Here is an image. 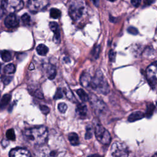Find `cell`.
Instances as JSON below:
<instances>
[{
	"instance_id": "13",
	"label": "cell",
	"mask_w": 157,
	"mask_h": 157,
	"mask_svg": "<svg viewBox=\"0 0 157 157\" xmlns=\"http://www.w3.org/2000/svg\"><path fill=\"white\" fill-rule=\"evenodd\" d=\"M28 91L31 95L37 98H44V95L43 93H42V92L41 91V88L39 87H37V86H33V85H31V86H29L28 87Z\"/></svg>"
},
{
	"instance_id": "36",
	"label": "cell",
	"mask_w": 157,
	"mask_h": 157,
	"mask_svg": "<svg viewBox=\"0 0 157 157\" xmlns=\"http://www.w3.org/2000/svg\"><path fill=\"white\" fill-rule=\"evenodd\" d=\"M109 58L110 61H114V59H115V58H116V52H114L113 50H111L109 51Z\"/></svg>"
},
{
	"instance_id": "40",
	"label": "cell",
	"mask_w": 157,
	"mask_h": 157,
	"mask_svg": "<svg viewBox=\"0 0 157 157\" xmlns=\"http://www.w3.org/2000/svg\"><path fill=\"white\" fill-rule=\"evenodd\" d=\"M109 1H111V2H114V1H116V0H108Z\"/></svg>"
},
{
	"instance_id": "4",
	"label": "cell",
	"mask_w": 157,
	"mask_h": 157,
	"mask_svg": "<svg viewBox=\"0 0 157 157\" xmlns=\"http://www.w3.org/2000/svg\"><path fill=\"white\" fill-rule=\"evenodd\" d=\"M95 134L98 141L103 145H109L111 141V136L109 131L99 124L95 125Z\"/></svg>"
},
{
	"instance_id": "27",
	"label": "cell",
	"mask_w": 157,
	"mask_h": 157,
	"mask_svg": "<svg viewBox=\"0 0 157 157\" xmlns=\"http://www.w3.org/2000/svg\"><path fill=\"white\" fill-rule=\"evenodd\" d=\"M6 138L7 139L11 140V141H15V134L14 129H9L6 132Z\"/></svg>"
},
{
	"instance_id": "20",
	"label": "cell",
	"mask_w": 157,
	"mask_h": 157,
	"mask_svg": "<svg viewBox=\"0 0 157 157\" xmlns=\"http://www.w3.org/2000/svg\"><path fill=\"white\" fill-rule=\"evenodd\" d=\"M36 51L37 53L41 56H45L49 52V49L44 44H39L37 47Z\"/></svg>"
},
{
	"instance_id": "19",
	"label": "cell",
	"mask_w": 157,
	"mask_h": 157,
	"mask_svg": "<svg viewBox=\"0 0 157 157\" xmlns=\"http://www.w3.org/2000/svg\"><path fill=\"white\" fill-rule=\"evenodd\" d=\"M68 139L72 146H76L79 144L78 135L75 133H71L68 134Z\"/></svg>"
},
{
	"instance_id": "31",
	"label": "cell",
	"mask_w": 157,
	"mask_h": 157,
	"mask_svg": "<svg viewBox=\"0 0 157 157\" xmlns=\"http://www.w3.org/2000/svg\"><path fill=\"white\" fill-rule=\"evenodd\" d=\"M67 105L64 103H61L58 105V111L62 114H64L66 112V110H67Z\"/></svg>"
},
{
	"instance_id": "25",
	"label": "cell",
	"mask_w": 157,
	"mask_h": 157,
	"mask_svg": "<svg viewBox=\"0 0 157 157\" xmlns=\"http://www.w3.org/2000/svg\"><path fill=\"white\" fill-rule=\"evenodd\" d=\"M1 58L5 62H8L11 60L12 59V55L11 53L9 51L7 50H4L3 52L1 53Z\"/></svg>"
},
{
	"instance_id": "39",
	"label": "cell",
	"mask_w": 157,
	"mask_h": 157,
	"mask_svg": "<svg viewBox=\"0 0 157 157\" xmlns=\"http://www.w3.org/2000/svg\"><path fill=\"white\" fill-rule=\"evenodd\" d=\"M91 1L93 2V3L94 4V5L96 6V7L99 6L100 5V0H91Z\"/></svg>"
},
{
	"instance_id": "38",
	"label": "cell",
	"mask_w": 157,
	"mask_h": 157,
	"mask_svg": "<svg viewBox=\"0 0 157 157\" xmlns=\"http://www.w3.org/2000/svg\"><path fill=\"white\" fill-rule=\"evenodd\" d=\"M131 3L133 5V6L136 7H138L141 5V0H131Z\"/></svg>"
},
{
	"instance_id": "1",
	"label": "cell",
	"mask_w": 157,
	"mask_h": 157,
	"mask_svg": "<svg viewBox=\"0 0 157 157\" xmlns=\"http://www.w3.org/2000/svg\"><path fill=\"white\" fill-rule=\"evenodd\" d=\"M23 137L26 141L33 146H42L48 138V130L45 126H37L25 130Z\"/></svg>"
},
{
	"instance_id": "21",
	"label": "cell",
	"mask_w": 157,
	"mask_h": 157,
	"mask_svg": "<svg viewBox=\"0 0 157 157\" xmlns=\"http://www.w3.org/2000/svg\"><path fill=\"white\" fill-rule=\"evenodd\" d=\"M77 92L78 96L83 102H87L89 101V95H88L86 92H85L83 89H78V90L76 91Z\"/></svg>"
},
{
	"instance_id": "10",
	"label": "cell",
	"mask_w": 157,
	"mask_h": 157,
	"mask_svg": "<svg viewBox=\"0 0 157 157\" xmlns=\"http://www.w3.org/2000/svg\"><path fill=\"white\" fill-rule=\"evenodd\" d=\"M5 24L8 28H14L19 25V20L15 14L11 13L8 15L5 20Z\"/></svg>"
},
{
	"instance_id": "17",
	"label": "cell",
	"mask_w": 157,
	"mask_h": 157,
	"mask_svg": "<svg viewBox=\"0 0 157 157\" xmlns=\"http://www.w3.org/2000/svg\"><path fill=\"white\" fill-rule=\"evenodd\" d=\"M145 117V114L141 112H134L130 114L128 117V121L130 122H134L139 120Z\"/></svg>"
},
{
	"instance_id": "5",
	"label": "cell",
	"mask_w": 157,
	"mask_h": 157,
	"mask_svg": "<svg viewBox=\"0 0 157 157\" xmlns=\"http://www.w3.org/2000/svg\"><path fill=\"white\" fill-rule=\"evenodd\" d=\"M89 101L93 109L98 116H101L105 114L107 111L106 105L103 101L100 100L98 98L93 94L89 95Z\"/></svg>"
},
{
	"instance_id": "8",
	"label": "cell",
	"mask_w": 157,
	"mask_h": 157,
	"mask_svg": "<svg viewBox=\"0 0 157 157\" xmlns=\"http://www.w3.org/2000/svg\"><path fill=\"white\" fill-rule=\"evenodd\" d=\"M111 152L114 156H127L129 154L128 147L121 142L114 143L112 146Z\"/></svg>"
},
{
	"instance_id": "44",
	"label": "cell",
	"mask_w": 157,
	"mask_h": 157,
	"mask_svg": "<svg viewBox=\"0 0 157 157\" xmlns=\"http://www.w3.org/2000/svg\"><path fill=\"white\" fill-rule=\"evenodd\" d=\"M156 105H157V102H156Z\"/></svg>"
},
{
	"instance_id": "16",
	"label": "cell",
	"mask_w": 157,
	"mask_h": 157,
	"mask_svg": "<svg viewBox=\"0 0 157 157\" xmlns=\"http://www.w3.org/2000/svg\"><path fill=\"white\" fill-rule=\"evenodd\" d=\"M57 69L55 66L50 65L47 69V77L50 80H53L56 77Z\"/></svg>"
},
{
	"instance_id": "32",
	"label": "cell",
	"mask_w": 157,
	"mask_h": 157,
	"mask_svg": "<svg viewBox=\"0 0 157 157\" xmlns=\"http://www.w3.org/2000/svg\"><path fill=\"white\" fill-rule=\"evenodd\" d=\"M12 80V77L7 75H3L1 77V81L5 85H8Z\"/></svg>"
},
{
	"instance_id": "34",
	"label": "cell",
	"mask_w": 157,
	"mask_h": 157,
	"mask_svg": "<svg viewBox=\"0 0 157 157\" xmlns=\"http://www.w3.org/2000/svg\"><path fill=\"white\" fill-rule=\"evenodd\" d=\"M41 111L44 114H48L50 112V109L45 105H41L39 106Z\"/></svg>"
},
{
	"instance_id": "3",
	"label": "cell",
	"mask_w": 157,
	"mask_h": 157,
	"mask_svg": "<svg viewBox=\"0 0 157 157\" xmlns=\"http://www.w3.org/2000/svg\"><path fill=\"white\" fill-rule=\"evenodd\" d=\"M86 10V4L84 0H73L69 7V15L74 21L81 19Z\"/></svg>"
},
{
	"instance_id": "9",
	"label": "cell",
	"mask_w": 157,
	"mask_h": 157,
	"mask_svg": "<svg viewBox=\"0 0 157 157\" xmlns=\"http://www.w3.org/2000/svg\"><path fill=\"white\" fill-rule=\"evenodd\" d=\"M147 77L152 86H157V61L152 63L147 69Z\"/></svg>"
},
{
	"instance_id": "22",
	"label": "cell",
	"mask_w": 157,
	"mask_h": 157,
	"mask_svg": "<svg viewBox=\"0 0 157 157\" xmlns=\"http://www.w3.org/2000/svg\"><path fill=\"white\" fill-rule=\"evenodd\" d=\"M63 93H65V95L67 98V99H69L71 101L73 102V103H76V102H77V100H76V99L75 98L73 93H72V92L69 90V88H65L63 89Z\"/></svg>"
},
{
	"instance_id": "23",
	"label": "cell",
	"mask_w": 157,
	"mask_h": 157,
	"mask_svg": "<svg viewBox=\"0 0 157 157\" xmlns=\"http://www.w3.org/2000/svg\"><path fill=\"white\" fill-rule=\"evenodd\" d=\"M15 66L14 64H12V63L7 65L4 67V73L5 74H13L15 73Z\"/></svg>"
},
{
	"instance_id": "14",
	"label": "cell",
	"mask_w": 157,
	"mask_h": 157,
	"mask_svg": "<svg viewBox=\"0 0 157 157\" xmlns=\"http://www.w3.org/2000/svg\"><path fill=\"white\" fill-rule=\"evenodd\" d=\"M75 112L79 117L81 118H86L88 112L86 105L82 103L78 104L77 106V108L75 109Z\"/></svg>"
},
{
	"instance_id": "18",
	"label": "cell",
	"mask_w": 157,
	"mask_h": 157,
	"mask_svg": "<svg viewBox=\"0 0 157 157\" xmlns=\"http://www.w3.org/2000/svg\"><path fill=\"white\" fill-rule=\"evenodd\" d=\"M11 100V95L10 94H6L3 96V98L0 101V109H5L9 104Z\"/></svg>"
},
{
	"instance_id": "28",
	"label": "cell",
	"mask_w": 157,
	"mask_h": 157,
	"mask_svg": "<svg viewBox=\"0 0 157 157\" xmlns=\"http://www.w3.org/2000/svg\"><path fill=\"white\" fill-rule=\"evenodd\" d=\"M100 52V45H95V47L93 49L92 52V55L95 59H97L99 57V54Z\"/></svg>"
},
{
	"instance_id": "7",
	"label": "cell",
	"mask_w": 157,
	"mask_h": 157,
	"mask_svg": "<svg viewBox=\"0 0 157 157\" xmlns=\"http://www.w3.org/2000/svg\"><path fill=\"white\" fill-rule=\"evenodd\" d=\"M49 0H28L27 6L33 13L44 11L49 5Z\"/></svg>"
},
{
	"instance_id": "41",
	"label": "cell",
	"mask_w": 157,
	"mask_h": 157,
	"mask_svg": "<svg viewBox=\"0 0 157 157\" xmlns=\"http://www.w3.org/2000/svg\"><path fill=\"white\" fill-rule=\"evenodd\" d=\"M1 63H0V71H1Z\"/></svg>"
},
{
	"instance_id": "29",
	"label": "cell",
	"mask_w": 157,
	"mask_h": 157,
	"mask_svg": "<svg viewBox=\"0 0 157 157\" xmlns=\"http://www.w3.org/2000/svg\"><path fill=\"white\" fill-rule=\"evenodd\" d=\"M21 19L25 25H29L31 22V17L28 14H24L21 17Z\"/></svg>"
},
{
	"instance_id": "11",
	"label": "cell",
	"mask_w": 157,
	"mask_h": 157,
	"mask_svg": "<svg viewBox=\"0 0 157 157\" xmlns=\"http://www.w3.org/2000/svg\"><path fill=\"white\" fill-rule=\"evenodd\" d=\"M9 156L11 157H29L31 156V155L26 148L17 147L10 151Z\"/></svg>"
},
{
	"instance_id": "6",
	"label": "cell",
	"mask_w": 157,
	"mask_h": 157,
	"mask_svg": "<svg viewBox=\"0 0 157 157\" xmlns=\"http://www.w3.org/2000/svg\"><path fill=\"white\" fill-rule=\"evenodd\" d=\"M3 5L5 12L11 14L22 9L24 3L22 0H3Z\"/></svg>"
},
{
	"instance_id": "2",
	"label": "cell",
	"mask_w": 157,
	"mask_h": 157,
	"mask_svg": "<svg viewBox=\"0 0 157 157\" xmlns=\"http://www.w3.org/2000/svg\"><path fill=\"white\" fill-rule=\"evenodd\" d=\"M90 88L101 94L106 95L110 91L109 86L101 71H98L92 78Z\"/></svg>"
},
{
	"instance_id": "30",
	"label": "cell",
	"mask_w": 157,
	"mask_h": 157,
	"mask_svg": "<svg viewBox=\"0 0 157 157\" xmlns=\"http://www.w3.org/2000/svg\"><path fill=\"white\" fill-rule=\"evenodd\" d=\"M93 136V130L91 126H88L86 128V133L85 138L86 139H90Z\"/></svg>"
},
{
	"instance_id": "33",
	"label": "cell",
	"mask_w": 157,
	"mask_h": 157,
	"mask_svg": "<svg viewBox=\"0 0 157 157\" xmlns=\"http://www.w3.org/2000/svg\"><path fill=\"white\" fill-rule=\"evenodd\" d=\"M63 96V92L61 90V88H58L57 89V90L56 92V93H55V95L54 97H53V98L55 100H60L61 98H62Z\"/></svg>"
},
{
	"instance_id": "37",
	"label": "cell",
	"mask_w": 157,
	"mask_h": 157,
	"mask_svg": "<svg viewBox=\"0 0 157 157\" xmlns=\"http://www.w3.org/2000/svg\"><path fill=\"white\" fill-rule=\"evenodd\" d=\"M5 13V9H4L3 5V0H0V18H1L4 14Z\"/></svg>"
},
{
	"instance_id": "35",
	"label": "cell",
	"mask_w": 157,
	"mask_h": 157,
	"mask_svg": "<svg viewBox=\"0 0 157 157\" xmlns=\"http://www.w3.org/2000/svg\"><path fill=\"white\" fill-rule=\"evenodd\" d=\"M128 32L130 33V34H131V35H136L138 34V30L137 28H136L135 27H130L128 28Z\"/></svg>"
},
{
	"instance_id": "24",
	"label": "cell",
	"mask_w": 157,
	"mask_h": 157,
	"mask_svg": "<svg viewBox=\"0 0 157 157\" xmlns=\"http://www.w3.org/2000/svg\"><path fill=\"white\" fill-rule=\"evenodd\" d=\"M61 11L58 9H56V8H52V9H50V17L54 19H58L61 16Z\"/></svg>"
},
{
	"instance_id": "43",
	"label": "cell",
	"mask_w": 157,
	"mask_h": 157,
	"mask_svg": "<svg viewBox=\"0 0 157 157\" xmlns=\"http://www.w3.org/2000/svg\"><path fill=\"white\" fill-rule=\"evenodd\" d=\"M0 95H1V92H0Z\"/></svg>"
},
{
	"instance_id": "26",
	"label": "cell",
	"mask_w": 157,
	"mask_h": 157,
	"mask_svg": "<svg viewBox=\"0 0 157 157\" xmlns=\"http://www.w3.org/2000/svg\"><path fill=\"white\" fill-rule=\"evenodd\" d=\"M155 106L153 104H148L147 106V110L146 112V115L148 118H150L152 115L155 110Z\"/></svg>"
},
{
	"instance_id": "15",
	"label": "cell",
	"mask_w": 157,
	"mask_h": 157,
	"mask_svg": "<svg viewBox=\"0 0 157 157\" xmlns=\"http://www.w3.org/2000/svg\"><path fill=\"white\" fill-rule=\"evenodd\" d=\"M92 78V77H91V75L88 73H83L82 75H81V77H80V81L82 84V86L86 88L90 87Z\"/></svg>"
},
{
	"instance_id": "12",
	"label": "cell",
	"mask_w": 157,
	"mask_h": 157,
	"mask_svg": "<svg viewBox=\"0 0 157 157\" xmlns=\"http://www.w3.org/2000/svg\"><path fill=\"white\" fill-rule=\"evenodd\" d=\"M49 27L51 30L54 33V42L56 44H59L60 42V31L58 23L55 22H52L49 23Z\"/></svg>"
},
{
	"instance_id": "42",
	"label": "cell",
	"mask_w": 157,
	"mask_h": 157,
	"mask_svg": "<svg viewBox=\"0 0 157 157\" xmlns=\"http://www.w3.org/2000/svg\"><path fill=\"white\" fill-rule=\"evenodd\" d=\"M154 156H157V153H156V154H155Z\"/></svg>"
}]
</instances>
